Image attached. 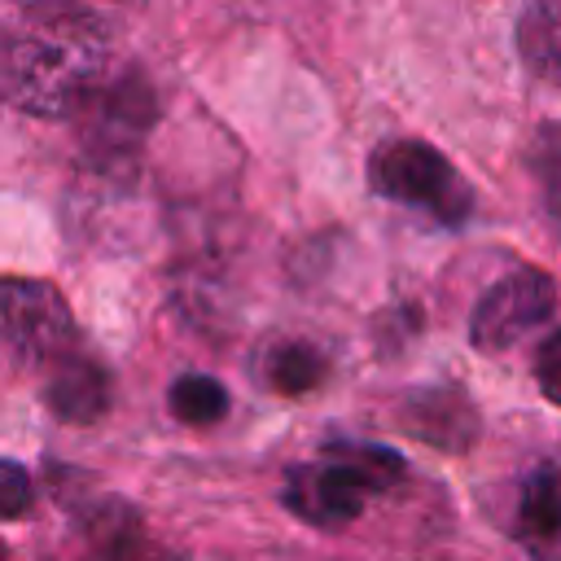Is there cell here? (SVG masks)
Wrapping results in <instances>:
<instances>
[{"label":"cell","instance_id":"6da1fadb","mask_svg":"<svg viewBox=\"0 0 561 561\" xmlns=\"http://www.w3.org/2000/svg\"><path fill=\"white\" fill-rule=\"evenodd\" d=\"M110 75V31L92 13H26L0 35V92L35 118L75 114Z\"/></svg>","mask_w":561,"mask_h":561},{"label":"cell","instance_id":"30bf717a","mask_svg":"<svg viewBox=\"0 0 561 561\" xmlns=\"http://www.w3.org/2000/svg\"><path fill=\"white\" fill-rule=\"evenodd\" d=\"M517 53L535 79L561 88V0H526L522 4Z\"/></svg>","mask_w":561,"mask_h":561},{"label":"cell","instance_id":"8fae6325","mask_svg":"<svg viewBox=\"0 0 561 561\" xmlns=\"http://www.w3.org/2000/svg\"><path fill=\"white\" fill-rule=\"evenodd\" d=\"M263 381L280 394H307L320 377H324V359L316 346L307 342H276L263 351V364H259Z\"/></svg>","mask_w":561,"mask_h":561},{"label":"cell","instance_id":"9c48e42d","mask_svg":"<svg viewBox=\"0 0 561 561\" xmlns=\"http://www.w3.org/2000/svg\"><path fill=\"white\" fill-rule=\"evenodd\" d=\"M517 530L539 561H561V473L535 469L522 486Z\"/></svg>","mask_w":561,"mask_h":561},{"label":"cell","instance_id":"5bb4252c","mask_svg":"<svg viewBox=\"0 0 561 561\" xmlns=\"http://www.w3.org/2000/svg\"><path fill=\"white\" fill-rule=\"evenodd\" d=\"M31 508V478L22 465L13 460H0V522L9 517H22Z\"/></svg>","mask_w":561,"mask_h":561},{"label":"cell","instance_id":"7a4b0ae2","mask_svg":"<svg viewBox=\"0 0 561 561\" xmlns=\"http://www.w3.org/2000/svg\"><path fill=\"white\" fill-rule=\"evenodd\" d=\"M403 478V460L386 447H333L329 460L298 465L285 482V504L324 530L351 526L377 491Z\"/></svg>","mask_w":561,"mask_h":561},{"label":"cell","instance_id":"ba28073f","mask_svg":"<svg viewBox=\"0 0 561 561\" xmlns=\"http://www.w3.org/2000/svg\"><path fill=\"white\" fill-rule=\"evenodd\" d=\"M403 430L434 443V447H447V451H460L473 443L478 434V416L469 408V399L460 390H416L408 403H403Z\"/></svg>","mask_w":561,"mask_h":561},{"label":"cell","instance_id":"277c9868","mask_svg":"<svg viewBox=\"0 0 561 561\" xmlns=\"http://www.w3.org/2000/svg\"><path fill=\"white\" fill-rule=\"evenodd\" d=\"M83 114V149L92 162L101 167H123L136 158L140 140L149 136L153 118H158V101L153 88L145 83V75L127 70L123 79H101V88L75 110Z\"/></svg>","mask_w":561,"mask_h":561},{"label":"cell","instance_id":"2e32d148","mask_svg":"<svg viewBox=\"0 0 561 561\" xmlns=\"http://www.w3.org/2000/svg\"><path fill=\"white\" fill-rule=\"evenodd\" d=\"M13 4L26 13H92L96 4H127V0H13Z\"/></svg>","mask_w":561,"mask_h":561},{"label":"cell","instance_id":"e0dca14e","mask_svg":"<svg viewBox=\"0 0 561 561\" xmlns=\"http://www.w3.org/2000/svg\"><path fill=\"white\" fill-rule=\"evenodd\" d=\"M4 557H9V548H4V539H0V561H4Z\"/></svg>","mask_w":561,"mask_h":561},{"label":"cell","instance_id":"7c38bea8","mask_svg":"<svg viewBox=\"0 0 561 561\" xmlns=\"http://www.w3.org/2000/svg\"><path fill=\"white\" fill-rule=\"evenodd\" d=\"M167 403L184 425H210V421H219L228 412V390L206 373H188V377H180L171 386Z\"/></svg>","mask_w":561,"mask_h":561},{"label":"cell","instance_id":"4fadbf2b","mask_svg":"<svg viewBox=\"0 0 561 561\" xmlns=\"http://www.w3.org/2000/svg\"><path fill=\"white\" fill-rule=\"evenodd\" d=\"M530 167L539 175V188H543V202L552 215H561V118L543 123L535 131V145H530Z\"/></svg>","mask_w":561,"mask_h":561},{"label":"cell","instance_id":"8992f818","mask_svg":"<svg viewBox=\"0 0 561 561\" xmlns=\"http://www.w3.org/2000/svg\"><path fill=\"white\" fill-rule=\"evenodd\" d=\"M557 307V285L548 280V272L539 267H522L504 280H495L478 307H473V320H469V337L478 351H504L513 346L526 329L543 324Z\"/></svg>","mask_w":561,"mask_h":561},{"label":"cell","instance_id":"5b68a950","mask_svg":"<svg viewBox=\"0 0 561 561\" xmlns=\"http://www.w3.org/2000/svg\"><path fill=\"white\" fill-rule=\"evenodd\" d=\"M0 337L31 364H48L75 346L66 298L48 280H0Z\"/></svg>","mask_w":561,"mask_h":561},{"label":"cell","instance_id":"52a82bcc","mask_svg":"<svg viewBox=\"0 0 561 561\" xmlns=\"http://www.w3.org/2000/svg\"><path fill=\"white\" fill-rule=\"evenodd\" d=\"M44 403L75 425L96 421L110 408V373L79 355V351H61L57 359H48V386H44Z\"/></svg>","mask_w":561,"mask_h":561},{"label":"cell","instance_id":"9a60e30c","mask_svg":"<svg viewBox=\"0 0 561 561\" xmlns=\"http://www.w3.org/2000/svg\"><path fill=\"white\" fill-rule=\"evenodd\" d=\"M535 377H539L543 394L561 408V333L543 337V346H539V355H535Z\"/></svg>","mask_w":561,"mask_h":561},{"label":"cell","instance_id":"3957f363","mask_svg":"<svg viewBox=\"0 0 561 561\" xmlns=\"http://www.w3.org/2000/svg\"><path fill=\"white\" fill-rule=\"evenodd\" d=\"M368 184L377 197L416 206L438 224H460L473 210V193L460 171L425 140H381L368 158Z\"/></svg>","mask_w":561,"mask_h":561}]
</instances>
